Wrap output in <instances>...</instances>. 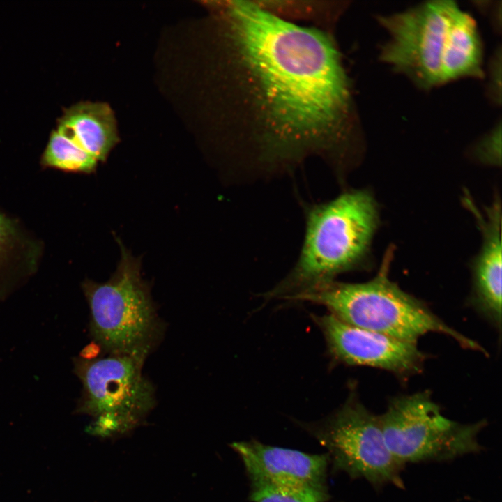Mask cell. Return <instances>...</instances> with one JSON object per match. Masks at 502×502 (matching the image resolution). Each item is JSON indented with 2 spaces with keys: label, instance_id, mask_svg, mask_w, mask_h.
<instances>
[{
  "label": "cell",
  "instance_id": "6da1fadb",
  "mask_svg": "<svg viewBox=\"0 0 502 502\" xmlns=\"http://www.w3.org/2000/svg\"><path fill=\"white\" fill-rule=\"evenodd\" d=\"M244 63L257 78L277 126L268 160H294L325 137L345 112L349 91L338 54L317 31L244 2L231 6Z\"/></svg>",
  "mask_w": 502,
  "mask_h": 502
},
{
  "label": "cell",
  "instance_id": "7a4b0ae2",
  "mask_svg": "<svg viewBox=\"0 0 502 502\" xmlns=\"http://www.w3.org/2000/svg\"><path fill=\"white\" fill-rule=\"evenodd\" d=\"M377 224V206L367 190L347 191L308 206L296 263L266 296L287 299L358 268L367 256Z\"/></svg>",
  "mask_w": 502,
  "mask_h": 502
},
{
  "label": "cell",
  "instance_id": "3957f363",
  "mask_svg": "<svg viewBox=\"0 0 502 502\" xmlns=\"http://www.w3.org/2000/svg\"><path fill=\"white\" fill-rule=\"evenodd\" d=\"M390 257H386L377 275L368 282L333 280L287 300L322 305L348 324L407 342L417 343L424 335L438 333L452 337L464 348L485 353L479 344L449 326L423 303L388 279Z\"/></svg>",
  "mask_w": 502,
  "mask_h": 502
},
{
  "label": "cell",
  "instance_id": "277c9868",
  "mask_svg": "<svg viewBox=\"0 0 502 502\" xmlns=\"http://www.w3.org/2000/svg\"><path fill=\"white\" fill-rule=\"evenodd\" d=\"M121 259L104 283L86 280L83 290L91 310V333L110 354L146 358L160 340L162 326L149 286L141 277V262L119 239Z\"/></svg>",
  "mask_w": 502,
  "mask_h": 502
},
{
  "label": "cell",
  "instance_id": "5b68a950",
  "mask_svg": "<svg viewBox=\"0 0 502 502\" xmlns=\"http://www.w3.org/2000/svg\"><path fill=\"white\" fill-rule=\"evenodd\" d=\"M379 416L388 448L402 465L450 461L480 452L485 420L460 423L444 416L428 391L392 398Z\"/></svg>",
  "mask_w": 502,
  "mask_h": 502
},
{
  "label": "cell",
  "instance_id": "8992f818",
  "mask_svg": "<svg viewBox=\"0 0 502 502\" xmlns=\"http://www.w3.org/2000/svg\"><path fill=\"white\" fill-rule=\"evenodd\" d=\"M301 426L326 449L333 472L362 478L375 488L404 489V466L386 446L379 416L367 409L353 390L334 413Z\"/></svg>",
  "mask_w": 502,
  "mask_h": 502
},
{
  "label": "cell",
  "instance_id": "52a82bcc",
  "mask_svg": "<svg viewBox=\"0 0 502 502\" xmlns=\"http://www.w3.org/2000/svg\"><path fill=\"white\" fill-rule=\"evenodd\" d=\"M145 358L129 355L74 360L82 382L79 413L98 419L114 438L142 424L155 404L154 389L142 374Z\"/></svg>",
  "mask_w": 502,
  "mask_h": 502
},
{
  "label": "cell",
  "instance_id": "ba28073f",
  "mask_svg": "<svg viewBox=\"0 0 502 502\" xmlns=\"http://www.w3.org/2000/svg\"><path fill=\"white\" fill-rule=\"evenodd\" d=\"M457 7L452 1H431L378 15L377 22L388 34L379 60L420 89L441 85V54L449 22Z\"/></svg>",
  "mask_w": 502,
  "mask_h": 502
},
{
  "label": "cell",
  "instance_id": "9c48e42d",
  "mask_svg": "<svg viewBox=\"0 0 502 502\" xmlns=\"http://www.w3.org/2000/svg\"><path fill=\"white\" fill-rule=\"evenodd\" d=\"M230 447L244 466L251 501L275 495L304 502L329 500L326 453H306L256 440L235 441Z\"/></svg>",
  "mask_w": 502,
  "mask_h": 502
},
{
  "label": "cell",
  "instance_id": "30bf717a",
  "mask_svg": "<svg viewBox=\"0 0 502 502\" xmlns=\"http://www.w3.org/2000/svg\"><path fill=\"white\" fill-rule=\"evenodd\" d=\"M323 332L330 356L337 363L390 372L401 377L417 373L425 360L417 343L348 324L331 314L312 315Z\"/></svg>",
  "mask_w": 502,
  "mask_h": 502
},
{
  "label": "cell",
  "instance_id": "8fae6325",
  "mask_svg": "<svg viewBox=\"0 0 502 502\" xmlns=\"http://www.w3.org/2000/svg\"><path fill=\"white\" fill-rule=\"evenodd\" d=\"M478 220L483 242L473 264V303L492 324L501 325V204L495 201L486 218L467 199Z\"/></svg>",
  "mask_w": 502,
  "mask_h": 502
},
{
  "label": "cell",
  "instance_id": "7c38bea8",
  "mask_svg": "<svg viewBox=\"0 0 502 502\" xmlns=\"http://www.w3.org/2000/svg\"><path fill=\"white\" fill-rule=\"evenodd\" d=\"M56 130L98 162H105L119 141L114 114L102 102H80L63 109Z\"/></svg>",
  "mask_w": 502,
  "mask_h": 502
},
{
  "label": "cell",
  "instance_id": "4fadbf2b",
  "mask_svg": "<svg viewBox=\"0 0 502 502\" xmlns=\"http://www.w3.org/2000/svg\"><path fill=\"white\" fill-rule=\"evenodd\" d=\"M441 76L442 84L485 76L483 45L477 24L459 6L448 26L441 59Z\"/></svg>",
  "mask_w": 502,
  "mask_h": 502
},
{
  "label": "cell",
  "instance_id": "5bb4252c",
  "mask_svg": "<svg viewBox=\"0 0 502 502\" xmlns=\"http://www.w3.org/2000/svg\"><path fill=\"white\" fill-rule=\"evenodd\" d=\"M45 167L68 172L91 173L98 161L74 142L53 130L41 157Z\"/></svg>",
  "mask_w": 502,
  "mask_h": 502
},
{
  "label": "cell",
  "instance_id": "9a60e30c",
  "mask_svg": "<svg viewBox=\"0 0 502 502\" xmlns=\"http://www.w3.org/2000/svg\"><path fill=\"white\" fill-rule=\"evenodd\" d=\"M20 238L11 220L0 213V268L15 258Z\"/></svg>",
  "mask_w": 502,
  "mask_h": 502
},
{
  "label": "cell",
  "instance_id": "2e32d148",
  "mask_svg": "<svg viewBox=\"0 0 502 502\" xmlns=\"http://www.w3.org/2000/svg\"><path fill=\"white\" fill-rule=\"evenodd\" d=\"M501 123L499 121L478 142V157L489 164L501 163Z\"/></svg>",
  "mask_w": 502,
  "mask_h": 502
},
{
  "label": "cell",
  "instance_id": "e0dca14e",
  "mask_svg": "<svg viewBox=\"0 0 502 502\" xmlns=\"http://www.w3.org/2000/svg\"><path fill=\"white\" fill-rule=\"evenodd\" d=\"M487 93L491 100L497 105L501 102V50L495 51L489 66Z\"/></svg>",
  "mask_w": 502,
  "mask_h": 502
},
{
  "label": "cell",
  "instance_id": "ac0fdd59",
  "mask_svg": "<svg viewBox=\"0 0 502 502\" xmlns=\"http://www.w3.org/2000/svg\"><path fill=\"white\" fill-rule=\"evenodd\" d=\"M102 350L101 345L96 341H93L86 345L80 351L81 359L86 361H91L98 358Z\"/></svg>",
  "mask_w": 502,
  "mask_h": 502
},
{
  "label": "cell",
  "instance_id": "d6986e66",
  "mask_svg": "<svg viewBox=\"0 0 502 502\" xmlns=\"http://www.w3.org/2000/svg\"><path fill=\"white\" fill-rule=\"evenodd\" d=\"M252 502H304L298 499L286 496H269Z\"/></svg>",
  "mask_w": 502,
  "mask_h": 502
}]
</instances>
